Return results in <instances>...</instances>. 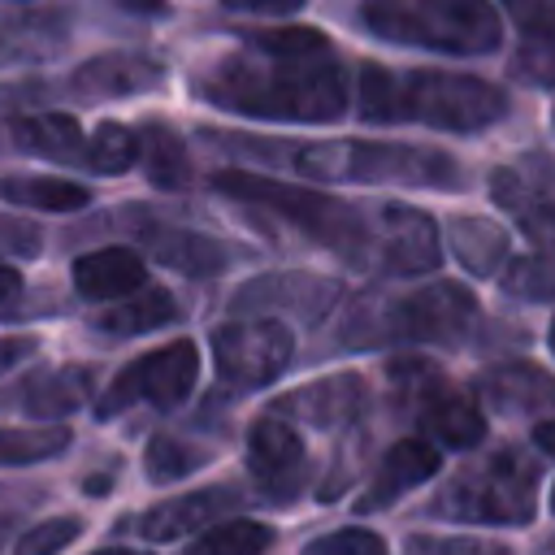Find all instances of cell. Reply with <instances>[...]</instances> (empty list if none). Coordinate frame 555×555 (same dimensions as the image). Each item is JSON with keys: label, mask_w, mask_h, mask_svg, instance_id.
Segmentation results:
<instances>
[{"label": "cell", "mask_w": 555, "mask_h": 555, "mask_svg": "<svg viewBox=\"0 0 555 555\" xmlns=\"http://www.w3.org/2000/svg\"><path fill=\"white\" fill-rule=\"evenodd\" d=\"M199 95L225 113L278 121H330L347 108V82L330 52L273 56L251 48L208 69L199 78Z\"/></svg>", "instance_id": "obj_1"}, {"label": "cell", "mask_w": 555, "mask_h": 555, "mask_svg": "<svg viewBox=\"0 0 555 555\" xmlns=\"http://www.w3.org/2000/svg\"><path fill=\"white\" fill-rule=\"evenodd\" d=\"M360 113L369 121H421L468 134V130H490L507 113V91L468 74H438V69L390 74L382 65H364Z\"/></svg>", "instance_id": "obj_2"}, {"label": "cell", "mask_w": 555, "mask_h": 555, "mask_svg": "<svg viewBox=\"0 0 555 555\" xmlns=\"http://www.w3.org/2000/svg\"><path fill=\"white\" fill-rule=\"evenodd\" d=\"M481 321L477 299L455 282L416 286L408 295L360 299L347 317L343 343L347 347H382V343H434L455 347Z\"/></svg>", "instance_id": "obj_3"}, {"label": "cell", "mask_w": 555, "mask_h": 555, "mask_svg": "<svg viewBox=\"0 0 555 555\" xmlns=\"http://www.w3.org/2000/svg\"><path fill=\"white\" fill-rule=\"evenodd\" d=\"M360 17L386 43L451 56H486L503 39V22L490 0H364Z\"/></svg>", "instance_id": "obj_4"}, {"label": "cell", "mask_w": 555, "mask_h": 555, "mask_svg": "<svg viewBox=\"0 0 555 555\" xmlns=\"http://www.w3.org/2000/svg\"><path fill=\"white\" fill-rule=\"evenodd\" d=\"M278 152H286L295 173L321 178V182H395V186H455L460 182V169L447 152L408 147V143L334 139V143H295Z\"/></svg>", "instance_id": "obj_5"}, {"label": "cell", "mask_w": 555, "mask_h": 555, "mask_svg": "<svg viewBox=\"0 0 555 555\" xmlns=\"http://www.w3.org/2000/svg\"><path fill=\"white\" fill-rule=\"evenodd\" d=\"M212 191L230 195V199H243V204H256V208H269L286 221H295L308 238L334 247L347 264H364L373 260V221H364L351 204L325 195V191H304V186H286L278 178H264V173H247V169H230V173H217L212 178Z\"/></svg>", "instance_id": "obj_6"}, {"label": "cell", "mask_w": 555, "mask_h": 555, "mask_svg": "<svg viewBox=\"0 0 555 555\" xmlns=\"http://www.w3.org/2000/svg\"><path fill=\"white\" fill-rule=\"evenodd\" d=\"M434 516L468 525H529L538 512V473L525 455L499 451L464 473H455L434 494Z\"/></svg>", "instance_id": "obj_7"}, {"label": "cell", "mask_w": 555, "mask_h": 555, "mask_svg": "<svg viewBox=\"0 0 555 555\" xmlns=\"http://www.w3.org/2000/svg\"><path fill=\"white\" fill-rule=\"evenodd\" d=\"M295 356V334L278 317L256 321H225L212 330V360L217 377L234 390H260L286 373Z\"/></svg>", "instance_id": "obj_8"}, {"label": "cell", "mask_w": 555, "mask_h": 555, "mask_svg": "<svg viewBox=\"0 0 555 555\" xmlns=\"http://www.w3.org/2000/svg\"><path fill=\"white\" fill-rule=\"evenodd\" d=\"M195 373H199V351H195V343L173 338V343H165V347L139 356V360L104 390V399L95 403V416L108 421V416L126 412L130 403L178 408V403L191 395Z\"/></svg>", "instance_id": "obj_9"}, {"label": "cell", "mask_w": 555, "mask_h": 555, "mask_svg": "<svg viewBox=\"0 0 555 555\" xmlns=\"http://www.w3.org/2000/svg\"><path fill=\"white\" fill-rule=\"evenodd\" d=\"M408 373L416 377V390H412L416 425L434 442L464 451V447H477L486 438V416H481V408L468 395H460L455 386H447L442 377H434L425 369H408Z\"/></svg>", "instance_id": "obj_10"}, {"label": "cell", "mask_w": 555, "mask_h": 555, "mask_svg": "<svg viewBox=\"0 0 555 555\" xmlns=\"http://www.w3.org/2000/svg\"><path fill=\"white\" fill-rule=\"evenodd\" d=\"M373 260L390 273H425L438 264V230L408 204H382L373 217Z\"/></svg>", "instance_id": "obj_11"}, {"label": "cell", "mask_w": 555, "mask_h": 555, "mask_svg": "<svg viewBox=\"0 0 555 555\" xmlns=\"http://www.w3.org/2000/svg\"><path fill=\"white\" fill-rule=\"evenodd\" d=\"M247 468L264 494L291 499L304 486V442L295 425H286L282 416L256 421V429L247 434Z\"/></svg>", "instance_id": "obj_12"}, {"label": "cell", "mask_w": 555, "mask_h": 555, "mask_svg": "<svg viewBox=\"0 0 555 555\" xmlns=\"http://www.w3.org/2000/svg\"><path fill=\"white\" fill-rule=\"evenodd\" d=\"M360 408H364V382L356 373H334V377L308 382V386L291 390L286 399H278L273 416H295L317 429H338V425L356 421Z\"/></svg>", "instance_id": "obj_13"}, {"label": "cell", "mask_w": 555, "mask_h": 555, "mask_svg": "<svg viewBox=\"0 0 555 555\" xmlns=\"http://www.w3.org/2000/svg\"><path fill=\"white\" fill-rule=\"evenodd\" d=\"M69 82L87 100H121V95H143L156 82H165V65L143 52H100L87 65H78Z\"/></svg>", "instance_id": "obj_14"}, {"label": "cell", "mask_w": 555, "mask_h": 555, "mask_svg": "<svg viewBox=\"0 0 555 555\" xmlns=\"http://www.w3.org/2000/svg\"><path fill=\"white\" fill-rule=\"evenodd\" d=\"M338 286L334 282H321V278H308V273H278V278H260V282H247L238 295H234V312H260V308H295L299 321H317L330 304H334Z\"/></svg>", "instance_id": "obj_15"}, {"label": "cell", "mask_w": 555, "mask_h": 555, "mask_svg": "<svg viewBox=\"0 0 555 555\" xmlns=\"http://www.w3.org/2000/svg\"><path fill=\"white\" fill-rule=\"evenodd\" d=\"M238 494L234 490H195V494H182V499H169V503H156L152 512L139 516V533L147 542H178V538H191L199 529H212V520L234 503Z\"/></svg>", "instance_id": "obj_16"}, {"label": "cell", "mask_w": 555, "mask_h": 555, "mask_svg": "<svg viewBox=\"0 0 555 555\" xmlns=\"http://www.w3.org/2000/svg\"><path fill=\"white\" fill-rule=\"evenodd\" d=\"M139 238H143V247H147L160 264H169V269H178V273H186V278H212V273H221V269L230 264V251H225L217 238L199 234V230H182V225H143Z\"/></svg>", "instance_id": "obj_17"}, {"label": "cell", "mask_w": 555, "mask_h": 555, "mask_svg": "<svg viewBox=\"0 0 555 555\" xmlns=\"http://www.w3.org/2000/svg\"><path fill=\"white\" fill-rule=\"evenodd\" d=\"M143 282L147 269L130 247H95L74 260V286L82 299H130Z\"/></svg>", "instance_id": "obj_18"}, {"label": "cell", "mask_w": 555, "mask_h": 555, "mask_svg": "<svg viewBox=\"0 0 555 555\" xmlns=\"http://www.w3.org/2000/svg\"><path fill=\"white\" fill-rule=\"evenodd\" d=\"M438 468H442V460H438V447H434V442H425V438H403V442H395V447L386 451V460H382L373 486L364 490V503H360V507H386V503H395L399 494H408V490H416L421 481H429Z\"/></svg>", "instance_id": "obj_19"}, {"label": "cell", "mask_w": 555, "mask_h": 555, "mask_svg": "<svg viewBox=\"0 0 555 555\" xmlns=\"http://www.w3.org/2000/svg\"><path fill=\"white\" fill-rule=\"evenodd\" d=\"M477 395L494 412H538L555 403V377L538 364H494L477 377Z\"/></svg>", "instance_id": "obj_20"}, {"label": "cell", "mask_w": 555, "mask_h": 555, "mask_svg": "<svg viewBox=\"0 0 555 555\" xmlns=\"http://www.w3.org/2000/svg\"><path fill=\"white\" fill-rule=\"evenodd\" d=\"M95 390V369L87 364H61V369H48V373H35L22 390V408L30 416H69L78 412Z\"/></svg>", "instance_id": "obj_21"}, {"label": "cell", "mask_w": 555, "mask_h": 555, "mask_svg": "<svg viewBox=\"0 0 555 555\" xmlns=\"http://www.w3.org/2000/svg\"><path fill=\"white\" fill-rule=\"evenodd\" d=\"M178 317V304H173V295L169 291H160V286H143L139 295H130V299H117L108 312H100L91 325L100 330V334H113V338H130V334H147V330H160V325H169Z\"/></svg>", "instance_id": "obj_22"}, {"label": "cell", "mask_w": 555, "mask_h": 555, "mask_svg": "<svg viewBox=\"0 0 555 555\" xmlns=\"http://www.w3.org/2000/svg\"><path fill=\"white\" fill-rule=\"evenodd\" d=\"M139 156H143L147 178H152L160 191H182V186L191 182V156H186V143H182L169 126H160V121L143 126V130H139Z\"/></svg>", "instance_id": "obj_23"}, {"label": "cell", "mask_w": 555, "mask_h": 555, "mask_svg": "<svg viewBox=\"0 0 555 555\" xmlns=\"http://www.w3.org/2000/svg\"><path fill=\"white\" fill-rule=\"evenodd\" d=\"M13 143L22 152H39V156H56V160H78L82 156V130L69 113L22 117L13 126Z\"/></svg>", "instance_id": "obj_24"}, {"label": "cell", "mask_w": 555, "mask_h": 555, "mask_svg": "<svg viewBox=\"0 0 555 555\" xmlns=\"http://www.w3.org/2000/svg\"><path fill=\"white\" fill-rule=\"evenodd\" d=\"M0 195L9 204L22 208H43V212H74L91 199L87 186L65 182V178H35V173H17V178H0Z\"/></svg>", "instance_id": "obj_25"}, {"label": "cell", "mask_w": 555, "mask_h": 555, "mask_svg": "<svg viewBox=\"0 0 555 555\" xmlns=\"http://www.w3.org/2000/svg\"><path fill=\"white\" fill-rule=\"evenodd\" d=\"M61 39L52 13H4L0 9V65L43 56Z\"/></svg>", "instance_id": "obj_26"}, {"label": "cell", "mask_w": 555, "mask_h": 555, "mask_svg": "<svg viewBox=\"0 0 555 555\" xmlns=\"http://www.w3.org/2000/svg\"><path fill=\"white\" fill-rule=\"evenodd\" d=\"M273 546V529L260 520H221L191 542V555H264Z\"/></svg>", "instance_id": "obj_27"}, {"label": "cell", "mask_w": 555, "mask_h": 555, "mask_svg": "<svg viewBox=\"0 0 555 555\" xmlns=\"http://www.w3.org/2000/svg\"><path fill=\"white\" fill-rule=\"evenodd\" d=\"M503 286H507V295L529 299V304L555 299V238H542V247H533L529 256H520L503 273Z\"/></svg>", "instance_id": "obj_28"}, {"label": "cell", "mask_w": 555, "mask_h": 555, "mask_svg": "<svg viewBox=\"0 0 555 555\" xmlns=\"http://www.w3.org/2000/svg\"><path fill=\"white\" fill-rule=\"evenodd\" d=\"M139 160V134L117 126V121H104L87 143H82V156L78 165H87L91 173H121Z\"/></svg>", "instance_id": "obj_29"}, {"label": "cell", "mask_w": 555, "mask_h": 555, "mask_svg": "<svg viewBox=\"0 0 555 555\" xmlns=\"http://www.w3.org/2000/svg\"><path fill=\"white\" fill-rule=\"evenodd\" d=\"M451 243H455L460 264H468L473 273H494V264L507 256V234L499 225H490V221H477V217L460 221Z\"/></svg>", "instance_id": "obj_30"}, {"label": "cell", "mask_w": 555, "mask_h": 555, "mask_svg": "<svg viewBox=\"0 0 555 555\" xmlns=\"http://www.w3.org/2000/svg\"><path fill=\"white\" fill-rule=\"evenodd\" d=\"M69 447V429L65 425H48V429H0V464H35L48 460L56 451Z\"/></svg>", "instance_id": "obj_31"}, {"label": "cell", "mask_w": 555, "mask_h": 555, "mask_svg": "<svg viewBox=\"0 0 555 555\" xmlns=\"http://www.w3.org/2000/svg\"><path fill=\"white\" fill-rule=\"evenodd\" d=\"M208 460V451H199V447H191V442H178V438H169V434H156L152 442H147V477L152 481H178V477H186L191 468H199Z\"/></svg>", "instance_id": "obj_32"}, {"label": "cell", "mask_w": 555, "mask_h": 555, "mask_svg": "<svg viewBox=\"0 0 555 555\" xmlns=\"http://www.w3.org/2000/svg\"><path fill=\"white\" fill-rule=\"evenodd\" d=\"M251 48L260 52H273V56H325L334 52L330 39L321 30H308V26H278V30H260L251 35Z\"/></svg>", "instance_id": "obj_33"}, {"label": "cell", "mask_w": 555, "mask_h": 555, "mask_svg": "<svg viewBox=\"0 0 555 555\" xmlns=\"http://www.w3.org/2000/svg\"><path fill=\"white\" fill-rule=\"evenodd\" d=\"M78 529H82V525H78L74 516H52V520L26 529V533L17 538V546H13V555H56V551H65V546L78 538Z\"/></svg>", "instance_id": "obj_34"}, {"label": "cell", "mask_w": 555, "mask_h": 555, "mask_svg": "<svg viewBox=\"0 0 555 555\" xmlns=\"http://www.w3.org/2000/svg\"><path fill=\"white\" fill-rule=\"evenodd\" d=\"M304 555H390L386 542L373 533V529H334V533H321L304 546Z\"/></svg>", "instance_id": "obj_35"}, {"label": "cell", "mask_w": 555, "mask_h": 555, "mask_svg": "<svg viewBox=\"0 0 555 555\" xmlns=\"http://www.w3.org/2000/svg\"><path fill=\"white\" fill-rule=\"evenodd\" d=\"M525 39H555V0H499Z\"/></svg>", "instance_id": "obj_36"}, {"label": "cell", "mask_w": 555, "mask_h": 555, "mask_svg": "<svg viewBox=\"0 0 555 555\" xmlns=\"http://www.w3.org/2000/svg\"><path fill=\"white\" fill-rule=\"evenodd\" d=\"M403 555H507V546L486 538H412Z\"/></svg>", "instance_id": "obj_37"}, {"label": "cell", "mask_w": 555, "mask_h": 555, "mask_svg": "<svg viewBox=\"0 0 555 555\" xmlns=\"http://www.w3.org/2000/svg\"><path fill=\"white\" fill-rule=\"evenodd\" d=\"M516 74L529 78V82L551 87V82H555V39H520Z\"/></svg>", "instance_id": "obj_38"}, {"label": "cell", "mask_w": 555, "mask_h": 555, "mask_svg": "<svg viewBox=\"0 0 555 555\" xmlns=\"http://www.w3.org/2000/svg\"><path fill=\"white\" fill-rule=\"evenodd\" d=\"M39 351V338H30V334H9V338H0V377L4 373H13L22 360H30Z\"/></svg>", "instance_id": "obj_39"}, {"label": "cell", "mask_w": 555, "mask_h": 555, "mask_svg": "<svg viewBox=\"0 0 555 555\" xmlns=\"http://www.w3.org/2000/svg\"><path fill=\"white\" fill-rule=\"evenodd\" d=\"M221 4L234 9V13H295L308 0H221Z\"/></svg>", "instance_id": "obj_40"}, {"label": "cell", "mask_w": 555, "mask_h": 555, "mask_svg": "<svg viewBox=\"0 0 555 555\" xmlns=\"http://www.w3.org/2000/svg\"><path fill=\"white\" fill-rule=\"evenodd\" d=\"M22 291V273L13 264H0V304H9Z\"/></svg>", "instance_id": "obj_41"}, {"label": "cell", "mask_w": 555, "mask_h": 555, "mask_svg": "<svg viewBox=\"0 0 555 555\" xmlns=\"http://www.w3.org/2000/svg\"><path fill=\"white\" fill-rule=\"evenodd\" d=\"M533 442H538L546 455H555V421H542V425L533 429Z\"/></svg>", "instance_id": "obj_42"}, {"label": "cell", "mask_w": 555, "mask_h": 555, "mask_svg": "<svg viewBox=\"0 0 555 555\" xmlns=\"http://www.w3.org/2000/svg\"><path fill=\"white\" fill-rule=\"evenodd\" d=\"M95 555H139V551H126V546H108V551H95Z\"/></svg>", "instance_id": "obj_43"}, {"label": "cell", "mask_w": 555, "mask_h": 555, "mask_svg": "<svg viewBox=\"0 0 555 555\" xmlns=\"http://www.w3.org/2000/svg\"><path fill=\"white\" fill-rule=\"evenodd\" d=\"M551 351H555V321H551Z\"/></svg>", "instance_id": "obj_44"}, {"label": "cell", "mask_w": 555, "mask_h": 555, "mask_svg": "<svg viewBox=\"0 0 555 555\" xmlns=\"http://www.w3.org/2000/svg\"><path fill=\"white\" fill-rule=\"evenodd\" d=\"M551 507H555V490H551Z\"/></svg>", "instance_id": "obj_45"}]
</instances>
